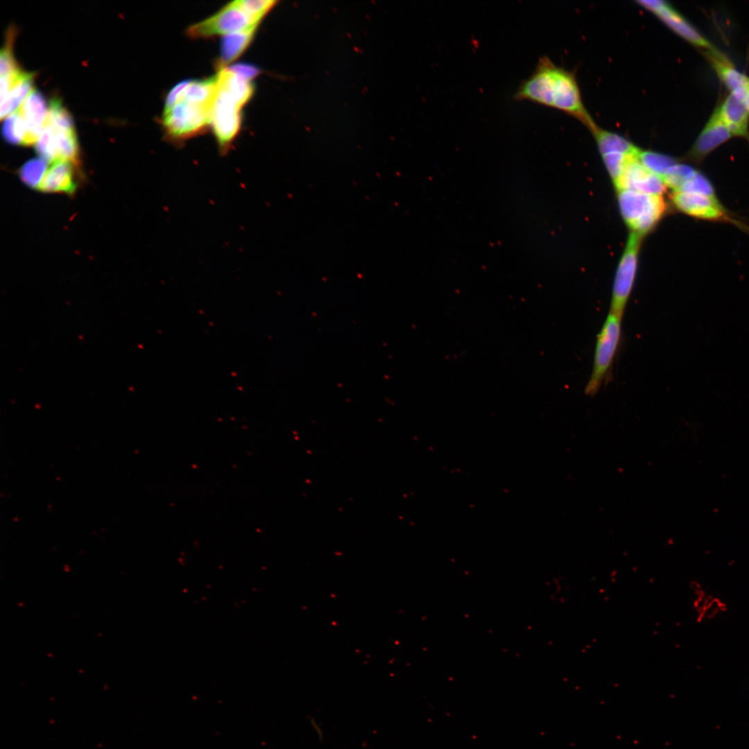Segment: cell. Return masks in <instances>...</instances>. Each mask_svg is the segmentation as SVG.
<instances>
[{"instance_id":"1","label":"cell","mask_w":749,"mask_h":749,"mask_svg":"<svg viewBox=\"0 0 749 749\" xmlns=\"http://www.w3.org/2000/svg\"><path fill=\"white\" fill-rule=\"evenodd\" d=\"M515 98L563 111L576 118L592 132L598 126L585 109L574 74L540 58L532 74L518 87Z\"/></svg>"},{"instance_id":"2","label":"cell","mask_w":749,"mask_h":749,"mask_svg":"<svg viewBox=\"0 0 749 749\" xmlns=\"http://www.w3.org/2000/svg\"><path fill=\"white\" fill-rule=\"evenodd\" d=\"M617 201L621 216L627 226L642 237L649 233L661 220L666 212V203L662 196L617 189Z\"/></svg>"},{"instance_id":"3","label":"cell","mask_w":749,"mask_h":749,"mask_svg":"<svg viewBox=\"0 0 749 749\" xmlns=\"http://www.w3.org/2000/svg\"><path fill=\"white\" fill-rule=\"evenodd\" d=\"M622 317L609 311L597 335L592 371L585 389L587 395L598 393L612 367L621 338Z\"/></svg>"},{"instance_id":"4","label":"cell","mask_w":749,"mask_h":749,"mask_svg":"<svg viewBox=\"0 0 749 749\" xmlns=\"http://www.w3.org/2000/svg\"><path fill=\"white\" fill-rule=\"evenodd\" d=\"M209 124L210 110L185 101L178 102L163 113L166 138L176 144L204 132Z\"/></svg>"},{"instance_id":"5","label":"cell","mask_w":749,"mask_h":749,"mask_svg":"<svg viewBox=\"0 0 749 749\" xmlns=\"http://www.w3.org/2000/svg\"><path fill=\"white\" fill-rule=\"evenodd\" d=\"M241 110L227 92L218 85L210 110V125L222 155L228 152L239 133Z\"/></svg>"},{"instance_id":"6","label":"cell","mask_w":749,"mask_h":749,"mask_svg":"<svg viewBox=\"0 0 749 749\" xmlns=\"http://www.w3.org/2000/svg\"><path fill=\"white\" fill-rule=\"evenodd\" d=\"M642 238L636 233L630 234L614 277L610 311L621 316L635 283Z\"/></svg>"},{"instance_id":"7","label":"cell","mask_w":749,"mask_h":749,"mask_svg":"<svg viewBox=\"0 0 749 749\" xmlns=\"http://www.w3.org/2000/svg\"><path fill=\"white\" fill-rule=\"evenodd\" d=\"M259 23L232 1L211 17L189 26L187 33L192 38H207L241 31Z\"/></svg>"},{"instance_id":"8","label":"cell","mask_w":749,"mask_h":749,"mask_svg":"<svg viewBox=\"0 0 749 749\" xmlns=\"http://www.w3.org/2000/svg\"><path fill=\"white\" fill-rule=\"evenodd\" d=\"M637 3L653 13L673 31L691 44L706 52L718 50L668 2L662 0H642Z\"/></svg>"},{"instance_id":"9","label":"cell","mask_w":749,"mask_h":749,"mask_svg":"<svg viewBox=\"0 0 749 749\" xmlns=\"http://www.w3.org/2000/svg\"><path fill=\"white\" fill-rule=\"evenodd\" d=\"M671 200L677 210L690 216L709 221L728 219L727 212L716 196L675 191Z\"/></svg>"},{"instance_id":"10","label":"cell","mask_w":749,"mask_h":749,"mask_svg":"<svg viewBox=\"0 0 749 749\" xmlns=\"http://www.w3.org/2000/svg\"><path fill=\"white\" fill-rule=\"evenodd\" d=\"M637 155L628 159L620 179L614 185L615 188L617 190L629 189L650 195L662 196L666 189L664 182L661 178L641 163Z\"/></svg>"},{"instance_id":"11","label":"cell","mask_w":749,"mask_h":749,"mask_svg":"<svg viewBox=\"0 0 749 749\" xmlns=\"http://www.w3.org/2000/svg\"><path fill=\"white\" fill-rule=\"evenodd\" d=\"M732 137L716 110L700 132L685 158L699 164L716 148Z\"/></svg>"},{"instance_id":"12","label":"cell","mask_w":749,"mask_h":749,"mask_svg":"<svg viewBox=\"0 0 749 749\" xmlns=\"http://www.w3.org/2000/svg\"><path fill=\"white\" fill-rule=\"evenodd\" d=\"M18 110L26 126L23 146L35 144L46 126L49 106L44 95L33 89Z\"/></svg>"},{"instance_id":"13","label":"cell","mask_w":749,"mask_h":749,"mask_svg":"<svg viewBox=\"0 0 749 749\" xmlns=\"http://www.w3.org/2000/svg\"><path fill=\"white\" fill-rule=\"evenodd\" d=\"M716 111L732 136L749 139V112L745 95L730 93Z\"/></svg>"},{"instance_id":"14","label":"cell","mask_w":749,"mask_h":749,"mask_svg":"<svg viewBox=\"0 0 749 749\" xmlns=\"http://www.w3.org/2000/svg\"><path fill=\"white\" fill-rule=\"evenodd\" d=\"M74 165L67 161L52 163L37 189L44 193H74L77 182Z\"/></svg>"},{"instance_id":"15","label":"cell","mask_w":749,"mask_h":749,"mask_svg":"<svg viewBox=\"0 0 749 749\" xmlns=\"http://www.w3.org/2000/svg\"><path fill=\"white\" fill-rule=\"evenodd\" d=\"M722 83L730 91V93L746 95L749 78L739 72L725 55L719 51L706 52Z\"/></svg>"},{"instance_id":"16","label":"cell","mask_w":749,"mask_h":749,"mask_svg":"<svg viewBox=\"0 0 749 749\" xmlns=\"http://www.w3.org/2000/svg\"><path fill=\"white\" fill-rule=\"evenodd\" d=\"M258 25L223 37L221 55L217 62L218 69L225 67V65L243 54L253 40Z\"/></svg>"},{"instance_id":"17","label":"cell","mask_w":749,"mask_h":749,"mask_svg":"<svg viewBox=\"0 0 749 749\" xmlns=\"http://www.w3.org/2000/svg\"><path fill=\"white\" fill-rule=\"evenodd\" d=\"M216 77L218 85L227 92L241 108L254 94L255 87L250 81L239 77L227 67L218 69Z\"/></svg>"},{"instance_id":"18","label":"cell","mask_w":749,"mask_h":749,"mask_svg":"<svg viewBox=\"0 0 749 749\" xmlns=\"http://www.w3.org/2000/svg\"><path fill=\"white\" fill-rule=\"evenodd\" d=\"M217 89L216 75L203 80H190L182 92L180 101L193 103L211 110Z\"/></svg>"},{"instance_id":"19","label":"cell","mask_w":749,"mask_h":749,"mask_svg":"<svg viewBox=\"0 0 749 749\" xmlns=\"http://www.w3.org/2000/svg\"><path fill=\"white\" fill-rule=\"evenodd\" d=\"M592 132L597 144L601 155L609 153H621L627 155H635L639 148L622 136L599 127Z\"/></svg>"},{"instance_id":"20","label":"cell","mask_w":749,"mask_h":749,"mask_svg":"<svg viewBox=\"0 0 749 749\" xmlns=\"http://www.w3.org/2000/svg\"><path fill=\"white\" fill-rule=\"evenodd\" d=\"M34 73L25 71L11 89L6 98L1 103L0 117L6 118L16 112L33 89Z\"/></svg>"},{"instance_id":"21","label":"cell","mask_w":749,"mask_h":749,"mask_svg":"<svg viewBox=\"0 0 749 749\" xmlns=\"http://www.w3.org/2000/svg\"><path fill=\"white\" fill-rule=\"evenodd\" d=\"M53 130L57 162L67 161L77 166L79 163V148L75 129Z\"/></svg>"},{"instance_id":"22","label":"cell","mask_w":749,"mask_h":749,"mask_svg":"<svg viewBox=\"0 0 749 749\" xmlns=\"http://www.w3.org/2000/svg\"><path fill=\"white\" fill-rule=\"evenodd\" d=\"M49 169L48 162L41 157L26 162L19 170V176L26 186L38 189Z\"/></svg>"},{"instance_id":"23","label":"cell","mask_w":749,"mask_h":749,"mask_svg":"<svg viewBox=\"0 0 749 749\" xmlns=\"http://www.w3.org/2000/svg\"><path fill=\"white\" fill-rule=\"evenodd\" d=\"M637 157L646 169L661 178L669 169L678 162L671 156L652 150H639Z\"/></svg>"},{"instance_id":"24","label":"cell","mask_w":749,"mask_h":749,"mask_svg":"<svg viewBox=\"0 0 749 749\" xmlns=\"http://www.w3.org/2000/svg\"><path fill=\"white\" fill-rule=\"evenodd\" d=\"M1 133L3 138L8 144L24 145L26 126L19 110L6 118Z\"/></svg>"},{"instance_id":"25","label":"cell","mask_w":749,"mask_h":749,"mask_svg":"<svg viewBox=\"0 0 749 749\" xmlns=\"http://www.w3.org/2000/svg\"><path fill=\"white\" fill-rule=\"evenodd\" d=\"M46 126L54 129H75L71 115L62 105L61 100L56 97L53 98L49 103Z\"/></svg>"},{"instance_id":"26","label":"cell","mask_w":749,"mask_h":749,"mask_svg":"<svg viewBox=\"0 0 749 749\" xmlns=\"http://www.w3.org/2000/svg\"><path fill=\"white\" fill-rule=\"evenodd\" d=\"M15 33V29L13 27L10 28L6 33L5 44L0 54L1 77L15 73L21 69L18 66L12 53Z\"/></svg>"},{"instance_id":"27","label":"cell","mask_w":749,"mask_h":749,"mask_svg":"<svg viewBox=\"0 0 749 749\" xmlns=\"http://www.w3.org/2000/svg\"><path fill=\"white\" fill-rule=\"evenodd\" d=\"M696 171L689 165L676 163L662 178L666 187L678 191Z\"/></svg>"},{"instance_id":"28","label":"cell","mask_w":749,"mask_h":749,"mask_svg":"<svg viewBox=\"0 0 749 749\" xmlns=\"http://www.w3.org/2000/svg\"><path fill=\"white\" fill-rule=\"evenodd\" d=\"M35 145V150L40 157L46 160L48 163L57 162V153L54 142V132L53 128L46 126L40 135Z\"/></svg>"},{"instance_id":"29","label":"cell","mask_w":749,"mask_h":749,"mask_svg":"<svg viewBox=\"0 0 749 749\" xmlns=\"http://www.w3.org/2000/svg\"><path fill=\"white\" fill-rule=\"evenodd\" d=\"M234 2L250 17L260 22L277 3L271 0H237Z\"/></svg>"},{"instance_id":"30","label":"cell","mask_w":749,"mask_h":749,"mask_svg":"<svg viewBox=\"0 0 749 749\" xmlns=\"http://www.w3.org/2000/svg\"><path fill=\"white\" fill-rule=\"evenodd\" d=\"M635 155L609 153L601 155L605 167L615 185L620 179L628 159Z\"/></svg>"},{"instance_id":"31","label":"cell","mask_w":749,"mask_h":749,"mask_svg":"<svg viewBox=\"0 0 749 749\" xmlns=\"http://www.w3.org/2000/svg\"><path fill=\"white\" fill-rule=\"evenodd\" d=\"M678 191L696 193L712 196H716L714 188L709 180L697 171Z\"/></svg>"},{"instance_id":"32","label":"cell","mask_w":749,"mask_h":749,"mask_svg":"<svg viewBox=\"0 0 749 749\" xmlns=\"http://www.w3.org/2000/svg\"><path fill=\"white\" fill-rule=\"evenodd\" d=\"M227 68L248 81H250L261 73V70L258 67L246 63H238Z\"/></svg>"},{"instance_id":"33","label":"cell","mask_w":749,"mask_h":749,"mask_svg":"<svg viewBox=\"0 0 749 749\" xmlns=\"http://www.w3.org/2000/svg\"><path fill=\"white\" fill-rule=\"evenodd\" d=\"M190 80H184L175 85L169 92L164 104V113L169 112L180 99L182 92Z\"/></svg>"},{"instance_id":"34","label":"cell","mask_w":749,"mask_h":749,"mask_svg":"<svg viewBox=\"0 0 749 749\" xmlns=\"http://www.w3.org/2000/svg\"><path fill=\"white\" fill-rule=\"evenodd\" d=\"M745 103H746L747 109H748V112H749V83L748 85V87L746 88V91Z\"/></svg>"}]
</instances>
